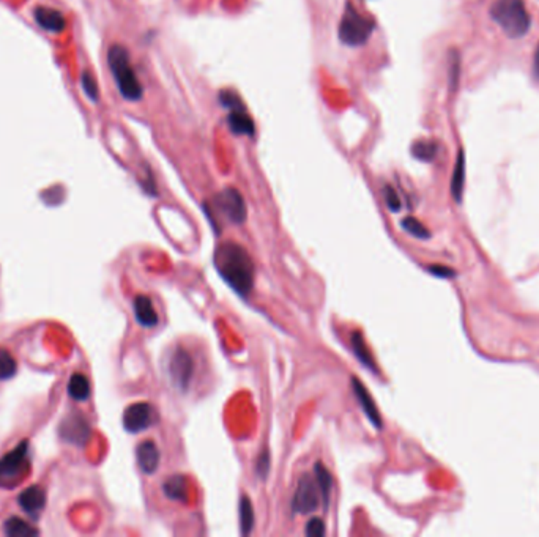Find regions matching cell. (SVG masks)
Wrapping results in <instances>:
<instances>
[{
	"label": "cell",
	"mask_w": 539,
	"mask_h": 537,
	"mask_svg": "<svg viewBox=\"0 0 539 537\" xmlns=\"http://www.w3.org/2000/svg\"><path fill=\"white\" fill-rule=\"evenodd\" d=\"M213 260L218 275L240 297H248L254 286V263L243 246L236 243L219 244Z\"/></svg>",
	"instance_id": "obj_1"
},
{
	"label": "cell",
	"mask_w": 539,
	"mask_h": 537,
	"mask_svg": "<svg viewBox=\"0 0 539 537\" xmlns=\"http://www.w3.org/2000/svg\"><path fill=\"white\" fill-rule=\"evenodd\" d=\"M107 65L114 76L118 92L126 101L136 103L144 96V89L138 74L129 60V52L125 46L112 45L107 52Z\"/></svg>",
	"instance_id": "obj_2"
},
{
	"label": "cell",
	"mask_w": 539,
	"mask_h": 537,
	"mask_svg": "<svg viewBox=\"0 0 539 537\" xmlns=\"http://www.w3.org/2000/svg\"><path fill=\"white\" fill-rule=\"evenodd\" d=\"M489 14L509 38H522L530 32L531 18L524 0H495Z\"/></svg>",
	"instance_id": "obj_3"
},
{
	"label": "cell",
	"mask_w": 539,
	"mask_h": 537,
	"mask_svg": "<svg viewBox=\"0 0 539 537\" xmlns=\"http://www.w3.org/2000/svg\"><path fill=\"white\" fill-rule=\"evenodd\" d=\"M374 30H375L374 19L361 14L358 10L353 7L352 2H347L338 30L341 43L350 47L363 46L368 43L371 35L374 34Z\"/></svg>",
	"instance_id": "obj_4"
},
{
	"label": "cell",
	"mask_w": 539,
	"mask_h": 537,
	"mask_svg": "<svg viewBox=\"0 0 539 537\" xmlns=\"http://www.w3.org/2000/svg\"><path fill=\"white\" fill-rule=\"evenodd\" d=\"M320 503V490L317 481L311 475H303L296 484L292 498V512L306 515L314 512Z\"/></svg>",
	"instance_id": "obj_5"
},
{
	"label": "cell",
	"mask_w": 539,
	"mask_h": 537,
	"mask_svg": "<svg viewBox=\"0 0 539 537\" xmlns=\"http://www.w3.org/2000/svg\"><path fill=\"white\" fill-rule=\"evenodd\" d=\"M192 372L194 363L191 354L185 348H175L170 353L169 363H167V374H169V380L174 385V388L185 393L191 383Z\"/></svg>",
	"instance_id": "obj_6"
},
{
	"label": "cell",
	"mask_w": 539,
	"mask_h": 537,
	"mask_svg": "<svg viewBox=\"0 0 539 537\" xmlns=\"http://www.w3.org/2000/svg\"><path fill=\"white\" fill-rule=\"evenodd\" d=\"M218 212L232 224H243L246 221V203L243 196L235 187H226L214 197Z\"/></svg>",
	"instance_id": "obj_7"
},
{
	"label": "cell",
	"mask_w": 539,
	"mask_h": 537,
	"mask_svg": "<svg viewBox=\"0 0 539 537\" xmlns=\"http://www.w3.org/2000/svg\"><path fill=\"white\" fill-rule=\"evenodd\" d=\"M158 421V413L150 404L138 402L129 405L123 413V427L129 433H139L147 431Z\"/></svg>",
	"instance_id": "obj_8"
},
{
	"label": "cell",
	"mask_w": 539,
	"mask_h": 537,
	"mask_svg": "<svg viewBox=\"0 0 539 537\" xmlns=\"http://www.w3.org/2000/svg\"><path fill=\"white\" fill-rule=\"evenodd\" d=\"M29 460H27V442H24L0 460V481L18 479L24 475Z\"/></svg>",
	"instance_id": "obj_9"
},
{
	"label": "cell",
	"mask_w": 539,
	"mask_h": 537,
	"mask_svg": "<svg viewBox=\"0 0 539 537\" xmlns=\"http://www.w3.org/2000/svg\"><path fill=\"white\" fill-rule=\"evenodd\" d=\"M35 23L38 24L43 30L50 34H62L67 29V19L62 12L51 7H36L34 12Z\"/></svg>",
	"instance_id": "obj_10"
},
{
	"label": "cell",
	"mask_w": 539,
	"mask_h": 537,
	"mask_svg": "<svg viewBox=\"0 0 539 537\" xmlns=\"http://www.w3.org/2000/svg\"><path fill=\"white\" fill-rule=\"evenodd\" d=\"M136 457L139 468H141L145 475H153V472L158 470L161 454L158 446H156L152 439H145V442L138 446Z\"/></svg>",
	"instance_id": "obj_11"
},
{
	"label": "cell",
	"mask_w": 539,
	"mask_h": 537,
	"mask_svg": "<svg viewBox=\"0 0 539 537\" xmlns=\"http://www.w3.org/2000/svg\"><path fill=\"white\" fill-rule=\"evenodd\" d=\"M352 385H353V393L357 396V400L361 405V408H363L364 415L368 416V420L371 421L373 426H375L377 429H382V418L379 415V410H377L373 397H371V394L366 391L364 385L361 383L357 377L352 378Z\"/></svg>",
	"instance_id": "obj_12"
},
{
	"label": "cell",
	"mask_w": 539,
	"mask_h": 537,
	"mask_svg": "<svg viewBox=\"0 0 539 537\" xmlns=\"http://www.w3.org/2000/svg\"><path fill=\"white\" fill-rule=\"evenodd\" d=\"M19 506L24 509V512H27L30 517H36L45 507L46 504V495L43 492V488L38 485H30L29 488L21 493L18 498Z\"/></svg>",
	"instance_id": "obj_13"
},
{
	"label": "cell",
	"mask_w": 539,
	"mask_h": 537,
	"mask_svg": "<svg viewBox=\"0 0 539 537\" xmlns=\"http://www.w3.org/2000/svg\"><path fill=\"white\" fill-rule=\"evenodd\" d=\"M134 315H136V320L139 321V325L144 328H155L158 325V314L153 308L152 299L145 295H139V297L134 298Z\"/></svg>",
	"instance_id": "obj_14"
},
{
	"label": "cell",
	"mask_w": 539,
	"mask_h": 537,
	"mask_svg": "<svg viewBox=\"0 0 539 537\" xmlns=\"http://www.w3.org/2000/svg\"><path fill=\"white\" fill-rule=\"evenodd\" d=\"M229 130L236 134V136H254L256 125L251 115L248 114L246 109H235L229 111L228 117Z\"/></svg>",
	"instance_id": "obj_15"
},
{
	"label": "cell",
	"mask_w": 539,
	"mask_h": 537,
	"mask_svg": "<svg viewBox=\"0 0 539 537\" xmlns=\"http://www.w3.org/2000/svg\"><path fill=\"white\" fill-rule=\"evenodd\" d=\"M463 186H465V152L461 148L457 153L454 170L451 176V196L454 197L457 203L462 202Z\"/></svg>",
	"instance_id": "obj_16"
},
{
	"label": "cell",
	"mask_w": 539,
	"mask_h": 537,
	"mask_svg": "<svg viewBox=\"0 0 539 537\" xmlns=\"http://www.w3.org/2000/svg\"><path fill=\"white\" fill-rule=\"evenodd\" d=\"M164 495L172 499V501H183L185 503L188 499V484H186V477L182 475H175L169 477L164 482L163 485Z\"/></svg>",
	"instance_id": "obj_17"
},
{
	"label": "cell",
	"mask_w": 539,
	"mask_h": 537,
	"mask_svg": "<svg viewBox=\"0 0 539 537\" xmlns=\"http://www.w3.org/2000/svg\"><path fill=\"white\" fill-rule=\"evenodd\" d=\"M412 157L417 158L423 163H432L437 158V155L440 152V144L437 141H430V139H421L412 144L410 147Z\"/></svg>",
	"instance_id": "obj_18"
},
{
	"label": "cell",
	"mask_w": 539,
	"mask_h": 537,
	"mask_svg": "<svg viewBox=\"0 0 539 537\" xmlns=\"http://www.w3.org/2000/svg\"><path fill=\"white\" fill-rule=\"evenodd\" d=\"M68 394L73 400H87L90 397V383L87 377L82 374H73L68 381Z\"/></svg>",
	"instance_id": "obj_19"
},
{
	"label": "cell",
	"mask_w": 539,
	"mask_h": 537,
	"mask_svg": "<svg viewBox=\"0 0 539 537\" xmlns=\"http://www.w3.org/2000/svg\"><path fill=\"white\" fill-rule=\"evenodd\" d=\"M3 533L10 537H29V536L38 534V529L34 528V526L29 525L27 522H24L23 518L12 517L5 522Z\"/></svg>",
	"instance_id": "obj_20"
},
{
	"label": "cell",
	"mask_w": 539,
	"mask_h": 537,
	"mask_svg": "<svg viewBox=\"0 0 539 537\" xmlns=\"http://www.w3.org/2000/svg\"><path fill=\"white\" fill-rule=\"evenodd\" d=\"M314 472H316V481H317V485H319L323 504L328 506V501H330L331 487H333V479H331L330 471H328L325 466H323V464H320L319 461V464H316V466H314Z\"/></svg>",
	"instance_id": "obj_21"
},
{
	"label": "cell",
	"mask_w": 539,
	"mask_h": 537,
	"mask_svg": "<svg viewBox=\"0 0 539 537\" xmlns=\"http://www.w3.org/2000/svg\"><path fill=\"white\" fill-rule=\"evenodd\" d=\"M240 528L241 534L248 536L252 531V526H254V509H252V504L248 496L240 498Z\"/></svg>",
	"instance_id": "obj_22"
},
{
	"label": "cell",
	"mask_w": 539,
	"mask_h": 537,
	"mask_svg": "<svg viewBox=\"0 0 539 537\" xmlns=\"http://www.w3.org/2000/svg\"><path fill=\"white\" fill-rule=\"evenodd\" d=\"M352 347H353V352L357 354L358 361L363 364L364 367L368 369H373L374 372H377V367L374 364V359L371 356L369 352H368V347H366V343L363 341V336L360 334V332H353L352 336Z\"/></svg>",
	"instance_id": "obj_23"
},
{
	"label": "cell",
	"mask_w": 539,
	"mask_h": 537,
	"mask_svg": "<svg viewBox=\"0 0 539 537\" xmlns=\"http://www.w3.org/2000/svg\"><path fill=\"white\" fill-rule=\"evenodd\" d=\"M401 227L406 230L408 235L415 236V238H419V240H429L430 238L429 229L426 227L423 222H419L417 218H413V216L404 218L402 221H401Z\"/></svg>",
	"instance_id": "obj_24"
},
{
	"label": "cell",
	"mask_w": 539,
	"mask_h": 537,
	"mask_svg": "<svg viewBox=\"0 0 539 537\" xmlns=\"http://www.w3.org/2000/svg\"><path fill=\"white\" fill-rule=\"evenodd\" d=\"M461 74V56L456 49H451L448 54V84L451 92H456L457 84H459Z\"/></svg>",
	"instance_id": "obj_25"
},
{
	"label": "cell",
	"mask_w": 539,
	"mask_h": 537,
	"mask_svg": "<svg viewBox=\"0 0 539 537\" xmlns=\"http://www.w3.org/2000/svg\"><path fill=\"white\" fill-rule=\"evenodd\" d=\"M18 372V363L7 350L0 348V380L12 378Z\"/></svg>",
	"instance_id": "obj_26"
},
{
	"label": "cell",
	"mask_w": 539,
	"mask_h": 537,
	"mask_svg": "<svg viewBox=\"0 0 539 537\" xmlns=\"http://www.w3.org/2000/svg\"><path fill=\"white\" fill-rule=\"evenodd\" d=\"M80 84H82V90H84L85 96H87L91 103H96V101L100 100V90H98V84H96L95 78L91 76L89 71H84L82 78H80Z\"/></svg>",
	"instance_id": "obj_27"
},
{
	"label": "cell",
	"mask_w": 539,
	"mask_h": 537,
	"mask_svg": "<svg viewBox=\"0 0 539 537\" xmlns=\"http://www.w3.org/2000/svg\"><path fill=\"white\" fill-rule=\"evenodd\" d=\"M218 100L219 103L223 104L224 107H228L229 111H235V109H245V104L239 95L235 92H232V90H221L219 95H218Z\"/></svg>",
	"instance_id": "obj_28"
},
{
	"label": "cell",
	"mask_w": 539,
	"mask_h": 537,
	"mask_svg": "<svg viewBox=\"0 0 539 537\" xmlns=\"http://www.w3.org/2000/svg\"><path fill=\"white\" fill-rule=\"evenodd\" d=\"M384 198H385L386 207L390 208V212L397 213L399 210H401L402 202H401V197L397 196V192H396L395 187L390 186V185H385V187H384Z\"/></svg>",
	"instance_id": "obj_29"
},
{
	"label": "cell",
	"mask_w": 539,
	"mask_h": 537,
	"mask_svg": "<svg viewBox=\"0 0 539 537\" xmlns=\"http://www.w3.org/2000/svg\"><path fill=\"white\" fill-rule=\"evenodd\" d=\"M306 536L309 537H322L325 536L327 529H325V523H323L322 518H311L308 523H306V529H305Z\"/></svg>",
	"instance_id": "obj_30"
},
{
	"label": "cell",
	"mask_w": 539,
	"mask_h": 537,
	"mask_svg": "<svg viewBox=\"0 0 539 537\" xmlns=\"http://www.w3.org/2000/svg\"><path fill=\"white\" fill-rule=\"evenodd\" d=\"M268 472H270V453L268 450H263L256 460V475L261 477L262 481H265Z\"/></svg>",
	"instance_id": "obj_31"
},
{
	"label": "cell",
	"mask_w": 539,
	"mask_h": 537,
	"mask_svg": "<svg viewBox=\"0 0 539 537\" xmlns=\"http://www.w3.org/2000/svg\"><path fill=\"white\" fill-rule=\"evenodd\" d=\"M429 273L432 276L441 277V279H450V277L456 276V271L452 270V268L443 266V265H430L429 266Z\"/></svg>",
	"instance_id": "obj_32"
},
{
	"label": "cell",
	"mask_w": 539,
	"mask_h": 537,
	"mask_svg": "<svg viewBox=\"0 0 539 537\" xmlns=\"http://www.w3.org/2000/svg\"><path fill=\"white\" fill-rule=\"evenodd\" d=\"M533 74L539 80V45L535 51V57H533Z\"/></svg>",
	"instance_id": "obj_33"
}]
</instances>
